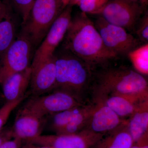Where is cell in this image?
<instances>
[{"mask_svg":"<svg viewBox=\"0 0 148 148\" xmlns=\"http://www.w3.org/2000/svg\"><path fill=\"white\" fill-rule=\"evenodd\" d=\"M64 40V50L78 57L91 69L118 57L106 47L94 23L84 12L72 18Z\"/></svg>","mask_w":148,"mask_h":148,"instance_id":"obj_1","label":"cell"},{"mask_svg":"<svg viewBox=\"0 0 148 148\" xmlns=\"http://www.w3.org/2000/svg\"><path fill=\"white\" fill-rule=\"evenodd\" d=\"M54 56L56 75L53 90H64L80 99V95L90 81L91 68L66 50L54 53Z\"/></svg>","mask_w":148,"mask_h":148,"instance_id":"obj_2","label":"cell"},{"mask_svg":"<svg viewBox=\"0 0 148 148\" xmlns=\"http://www.w3.org/2000/svg\"><path fill=\"white\" fill-rule=\"evenodd\" d=\"M98 83L99 93L148 97V84L145 77L127 68L119 67L103 71L98 75Z\"/></svg>","mask_w":148,"mask_h":148,"instance_id":"obj_3","label":"cell"},{"mask_svg":"<svg viewBox=\"0 0 148 148\" xmlns=\"http://www.w3.org/2000/svg\"><path fill=\"white\" fill-rule=\"evenodd\" d=\"M63 0H35L21 33L34 47L40 45L54 21L66 7Z\"/></svg>","mask_w":148,"mask_h":148,"instance_id":"obj_4","label":"cell"},{"mask_svg":"<svg viewBox=\"0 0 148 148\" xmlns=\"http://www.w3.org/2000/svg\"><path fill=\"white\" fill-rule=\"evenodd\" d=\"M34 47L29 39L20 33L0 57V84L7 77L31 66Z\"/></svg>","mask_w":148,"mask_h":148,"instance_id":"obj_5","label":"cell"},{"mask_svg":"<svg viewBox=\"0 0 148 148\" xmlns=\"http://www.w3.org/2000/svg\"><path fill=\"white\" fill-rule=\"evenodd\" d=\"M146 5L129 0H110L96 13L109 23L135 31Z\"/></svg>","mask_w":148,"mask_h":148,"instance_id":"obj_6","label":"cell"},{"mask_svg":"<svg viewBox=\"0 0 148 148\" xmlns=\"http://www.w3.org/2000/svg\"><path fill=\"white\" fill-rule=\"evenodd\" d=\"M50 93L32 95L23 108L47 117L62 111L83 106L80 100L69 92L54 90Z\"/></svg>","mask_w":148,"mask_h":148,"instance_id":"obj_7","label":"cell"},{"mask_svg":"<svg viewBox=\"0 0 148 148\" xmlns=\"http://www.w3.org/2000/svg\"><path fill=\"white\" fill-rule=\"evenodd\" d=\"M94 24L106 47L117 56L127 55L138 47L139 40L124 28L111 24L101 16Z\"/></svg>","mask_w":148,"mask_h":148,"instance_id":"obj_8","label":"cell"},{"mask_svg":"<svg viewBox=\"0 0 148 148\" xmlns=\"http://www.w3.org/2000/svg\"><path fill=\"white\" fill-rule=\"evenodd\" d=\"M71 6H67L56 18L36 51L31 66L46 60L55 53L64 40L72 20Z\"/></svg>","mask_w":148,"mask_h":148,"instance_id":"obj_9","label":"cell"},{"mask_svg":"<svg viewBox=\"0 0 148 148\" xmlns=\"http://www.w3.org/2000/svg\"><path fill=\"white\" fill-rule=\"evenodd\" d=\"M105 135L85 128L75 134L41 135L26 143L51 148H92Z\"/></svg>","mask_w":148,"mask_h":148,"instance_id":"obj_10","label":"cell"},{"mask_svg":"<svg viewBox=\"0 0 148 148\" xmlns=\"http://www.w3.org/2000/svg\"><path fill=\"white\" fill-rule=\"evenodd\" d=\"M46 119L22 107L17 112L11 127L13 138L26 143L38 137L41 135Z\"/></svg>","mask_w":148,"mask_h":148,"instance_id":"obj_11","label":"cell"},{"mask_svg":"<svg viewBox=\"0 0 148 148\" xmlns=\"http://www.w3.org/2000/svg\"><path fill=\"white\" fill-rule=\"evenodd\" d=\"M32 69L30 86L32 95H44L54 89L56 82L55 58L54 55L34 66Z\"/></svg>","mask_w":148,"mask_h":148,"instance_id":"obj_12","label":"cell"},{"mask_svg":"<svg viewBox=\"0 0 148 148\" xmlns=\"http://www.w3.org/2000/svg\"><path fill=\"white\" fill-rule=\"evenodd\" d=\"M126 120L122 119L97 98L96 104L86 129L99 134H108L119 127Z\"/></svg>","mask_w":148,"mask_h":148,"instance_id":"obj_13","label":"cell"},{"mask_svg":"<svg viewBox=\"0 0 148 148\" xmlns=\"http://www.w3.org/2000/svg\"><path fill=\"white\" fill-rule=\"evenodd\" d=\"M97 98L101 99L122 119L130 117L135 112L140 103L148 100V98L117 93H99Z\"/></svg>","mask_w":148,"mask_h":148,"instance_id":"obj_14","label":"cell"},{"mask_svg":"<svg viewBox=\"0 0 148 148\" xmlns=\"http://www.w3.org/2000/svg\"><path fill=\"white\" fill-rule=\"evenodd\" d=\"M31 66L22 71L11 75L3 81V92L6 102L19 100L27 96L26 92L31 82Z\"/></svg>","mask_w":148,"mask_h":148,"instance_id":"obj_15","label":"cell"},{"mask_svg":"<svg viewBox=\"0 0 148 148\" xmlns=\"http://www.w3.org/2000/svg\"><path fill=\"white\" fill-rule=\"evenodd\" d=\"M17 22L9 6L0 4V57L16 38Z\"/></svg>","mask_w":148,"mask_h":148,"instance_id":"obj_16","label":"cell"},{"mask_svg":"<svg viewBox=\"0 0 148 148\" xmlns=\"http://www.w3.org/2000/svg\"><path fill=\"white\" fill-rule=\"evenodd\" d=\"M127 127L134 143L148 135V100L140 103L130 117Z\"/></svg>","mask_w":148,"mask_h":148,"instance_id":"obj_17","label":"cell"},{"mask_svg":"<svg viewBox=\"0 0 148 148\" xmlns=\"http://www.w3.org/2000/svg\"><path fill=\"white\" fill-rule=\"evenodd\" d=\"M133 142L127 127V120L117 129L104 135L92 148H130Z\"/></svg>","mask_w":148,"mask_h":148,"instance_id":"obj_18","label":"cell"},{"mask_svg":"<svg viewBox=\"0 0 148 148\" xmlns=\"http://www.w3.org/2000/svg\"><path fill=\"white\" fill-rule=\"evenodd\" d=\"M94 108V105L83 106L66 126L56 134H75L85 129L90 120Z\"/></svg>","mask_w":148,"mask_h":148,"instance_id":"obj_19","label":"cell"},{"mask_svg":"<svg viewBox=\"0 0 148 148\" xmlns=\"http://www.w3.org/2000/svg\"><path fill=\"white\" fill-rule=\"evenodd\" d=\"M137 72L142 75L148 74V44L137 47L127 54Z\"/></svg>","mask_w":148,"mask_h":148,"instance_id":"obj_20","label":"cell"},{"mask_svg":"<svg viewBox=\"0 0 148 148\" xmlns=\"http://www.w3.org/2000/svg\"><path fill=\"white\" fill-rule=\"evenodd\" d=\"M83 106L69 109L52 115L50 127L56 134L64 128L71 121Z\"/></svg>","mask_w":148,"mask_h":148,"instance_id":"obj_21","label":"cell"},{"mask_svg":"<svg viewBox=\"0 0 148 148\" xmlns=\"http://www.w3.org/2000/svg\"><path fill=\"white\" fill-rule=\"evenodd\" d=\"M110 0H81L78 4L80 9L86 14H96Z\"/></svg>","mask_w":148,"mask_h":148,"instance_id":"obj_22","label":"cell"},{"mask_svg":"<svg viewBox=\"0 0 148 148\" xmlns=\"http://www.w3.org/2000/svg\"><path fill=\"white\" fill-rule=\"evenodd\" d=\"M26 97L27 96L16 101L6 102L0 108V131L3 129L12 111L26 98Z\"/></svg>","mask_w":148,"mask_h":148,"instance_id":"obj_23","label":"cell"},{"mask_svg":"<svg viewBox=\"0 0 148 148\" xmlns=\"http://www.w3.org/2000/svg\"><path fill=\"white\" fill-rule=\"evenodd\" d=\"M12 4L20 14L22 24L27 20L35 0H10Z\"/></svg>","mask_w":148,"mask_h":148,"instance_id":"obj_24","label":"cell"},{"mask_svg":"<svg viewBox=\"0 0 148 148\" xmlns=\"http://www.w3.org/2000/svg\"><path fill=\"white\" fill-rule=\"evenodd\" d=\"M135 31L139 40L145 43V44L148 43V15L147 12L139 19L135 27Z\"/></svg>","mask_w":148,"mask_h":148,"instance_id":"obj_25","label":"cell"},{"mask_svg":"<svg viewBox=\"0 0 148 148\" xmlns=\"http://www.w3.org/2000/svg\"><path fill=\"white\" fill-rule=\"evenodd\" d=\"M23 142L18 138H13L6 140L0 148H21Z\"/></svg>","mask_w":148,"mask_h":148,"instance_id":"obj_26","label":"cell"},{"mask_svg":"<svg viewBox=\"0 0 148 148\" xmlns=\"http://www.w3.org/2000/svg\"><path fill=\"white\" fill-rule=\"evenodd\" d=\"M13 138L11 127H3L0 131V147L5 141Z\"/></svg>","mask_w":148,"mask_h":148,"instance_id":"obj_27","label":"cell"},{"mask_svg":"<svg viewBox=\"0 0 148 148\" xmlns=\"http://www.w3.org/2000/svg\"><path fill=\"white\" fill-rule=\"evenodd\" d=\"M130 148H148V135L133 143Z\"/></svg>","mask_w":148,"mask_h":148,"instance_id":"obj_28","label":"cell"},{"mask_svg":"<svg viewBox=\"0 0 148 148\" xmlns=\"http://www.w3.org/2000/svg\"><path fill=\"white\" fill-rule=\"evenodd\" d=\"M24 143L25 144L22 145L21 148H51L47 146L38 145L31 143Z\"/></svg>","mask_w":148,"mask_h":148,"instance_id":"obj_29","label":"cell"},{"mask_svg":"<svg viewBox=\"0 0 148 148\" xmlns=\"http://www.w3.org/2000/svg\"><path fill=\"white\" fill-rule=\"evenodd\" d=\"M63 1L64 4L66 6L70 5L73 7L75 5H77L78 4L81 0H63Z\"/></svg>","mask_w":148,"mask_h":148,"instance_id":"obj_30","label":"cell"},{"mask_svg":"<svg viewBox=\"0 0 148 148\" xmlns=\"http://www.w3.org/2000/svg\"><path fill=\"white\" fill-rule=\"evenodd\" d=\"M129 1H132L138 2L141 3L143 4L144 5H147V4L148 0H129Z\"/></svg>","mask_w":148,"mask_h":148,"instance_id":"obj_31","label":"cell"}]
</instances>
